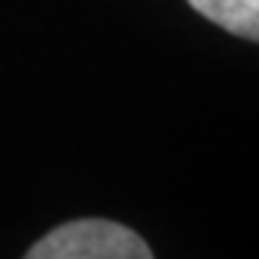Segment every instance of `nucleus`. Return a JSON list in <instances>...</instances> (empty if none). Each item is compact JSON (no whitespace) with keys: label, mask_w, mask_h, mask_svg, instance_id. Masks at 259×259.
Here are the masks:
<instances>
[{"label":"nucleus","mask_w":259,"mask_h":259,"mask_svg":"<svg viewBox=\"0 0 259 259\" xmlns=\"http://www.w3.org/2000/svg\"><path fill=\"white\" fill-rule=\"evenodd\" d=\"M147 240L109 219H75L28 247V259H150Z\"/></svg>","instance_id":"nucleus-1"},{"label":"nucleus","mask_w":259,"mask_h":259,"mask_svg":"<svg viewBox=\"0 0 259 259\" xmlns=\"http://www.w3.org/2000/svg\"><path fill=\"white\" fill-rule=\"evenodd\" d=\"M206 22L259 44V0H188Z\"/></svg>","instance_id":"nucleus-2"}]
</instances>
